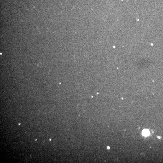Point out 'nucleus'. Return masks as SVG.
Segmentation results:
<instances>
[{"instance_id": "1", "label": "nucleus", "mask_w": 163, "mask_h": 163, "mask_svg": "<svg viewBox=\"0 0 163 163\" xmlns=\"http://www.w3.org/2000/svg\"><path fill=\"white\" fill-rule=\"evenodd\" d=\"M149 131L147 129H144L142 132L143 135L145 136H148L149 134Z\"/></svg>"}, {"instance_id": "2", "label": "nucleus", "mask_w": 163, "mask_h": 163, "mask_svg": "<svg viewBox=\"0 0 163 163\" xmlns=\"http://www.w3.org/2000/svg\"><path fill=\"white\" fill-rule=\"evenodd\" d=\"M107 148H108V149H110V148L108 146V147H107Z\"/></svg>"}]
</instances>
